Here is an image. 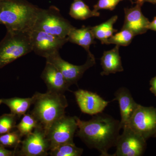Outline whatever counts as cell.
<instances>
[{
	"label": "cell",
	"instance_id": "cell-1",
	"mask_svg": "<svg viewBox=\"0 0 156 156\" xmlns=\"http://www.w3.org/2000/svg\"><path fill=\"white\" fill-rule=\"evenodd\" d=\"M101 113L87 121L76 117L77 136L88 147L97 150L101 156H112L108 151L116 145L122 129L121 123L111 116Z\"/></svg>",
	"mask_w": 156,
	"mask_h": 156
},
{
	"label": "cell",
	"instance_id": "cell-2",
	"mask_svg": "<svg viewBox=\"0 0 156 156\" xmlns=\"http://www.w3.org/2000/svg\"><path fill=\"white\" fill-rule=\"evenodd\" d=\"M40 9L27 0H2L0 24L7 31L30 32Z\"/></svg>",
	"mask_w": 156,
	"mask_h": 156
},
{
	"label": "cell",
	"instance_id": "cell-3",
	"mask_svg": "<svg viewBox=\"0 0 156 156\" xmlns=\"http://www.w3.org/2000/svg\"><path fill=\"white\" fill-rule=\"evenodd\" d=\"M34 95V108L31 113L47 133L55 121L66 115L68 106L67 99L64 94L49 92H36Z\"/></svg>",
	"mask_w": 156,
	"mask_h": 156
},
{
	"label": "cell",
	"instance_id": "cell-4",
	"mask_svg": "<svg viewBox=\"0 0 156 156\" xmlns=\"http://www.w3.org/2000/svg\"><path fill=\"white\" fill-rule=\"evenodd\" d=\"M30 32L7 31L0 42V69L33 51Z\"/></svg>",
	"mask_w": 156,
	"mask_h": 156
},
{
	"label": "cell",
	"instance_id": "cell-5",
	"mask_svg": "<svg viewBox=\"0 0 156 156\" xmlns=\"http://www.w3.org/2000/svg\"><path fill=\"white\" fill-rule=\"evenodd\" d=\"M73 27L67 20L62 17L57 7L51 6L48 9L40 8L33 30L41 31L65 38Z\"/></svg>",
	"mask_w": 156,
	"mask_h": 156
},
{
	"label": "cell",
	"instance_id": "cell-6",
	"mask_svg": "<svg viewBox=\"0 0 156 156\" xmlns=\"http://www.w3.org/2000/svg\"><path fill=\"white\" fill-rule=\"evenodd\" d=\"M77 129L76 116L65 115L55 121L47 132L50 151L61 144L74 143V136Z\"/></svg>",
	"mask_w": 156,
	"mask_h": 156
},
{
	"label": "cell",
	"instance_id": "cell-7",
	"mask_svg": "<svg viewBox=\"0 0 156 156\" xmlns=\"http://www.w3.org/2000/svg\"><path fill=\"white\" fill-rule=\"evenodd\" d=\"M144 139L156 136V108L139 105L128 126Z\"/></svg>",
	"mask_w": 156,
	"mask_h": 156
},
{
	"label": "cell",
	"instance_id": "cell-8",
	"mask_svg": "<svg viewBox=\"0 0 156 156\" xmlns=\"http://www.w3.org/2000/svg\"><path fill=\"white\" fill-rule=\"evenodd\" d=\"M20 150L17 151L18 155L21 156H46L49 155L50 143L47 133L39 125L34 131L21 140Z\"/></svg>",
	"mask_w": 156,
	"mask_h": 156
},
{
	"label": "cell",
	"instance_id": "cell-9",
	"mask_svg": "<svg viewBox=\"0 0 156 156\" xmlns=\"http://www.w3.org/2000/svg\"><path fill=\"white\" fill-rule=\"evenodd\" d=\"M46 62L52 63L60 72L70 85L77 84L84 73L95 63V56L92 53L88 54L87 61L83 65L77 66L69 63L62 59L59 52L46 58Z\"/></svg>",
	"mask_w": 156,
	"mask_h": 156
},
{
	"label": "cell",
	"instance_id": "cell-10",
	"mask_svg": "<svg viewBox=\"0 0 156 156\" xmlns=\"http://www.w3.org/2000/svg\"><path fill=\"white\" fill-rule=\"evenodd\" d=\"M116 145V151L112 156H140L146 148V140L128 126L122 128Z\"/></svg>",
	"mask_w": 156,
	"mask_h": 156
},
{
	"label": "cell",
	"instance_id": "cell-11",
	"mask_svg": "<svg viewBox=\"0 0 156 156\" xmlns=\"http://www.w3.org/2000/svg\"><path fill=\"white\" fill-rule=\"evenodd\" d=\"M30 36L33 51L45 58L59 52V49L68 42L67 37H61L41 31L32 30Z\"/></svg>",
	"mask_w": 156,
	"mask_h": 156
},
{
	"label": "cell",
	"instance_id": "cell-12",
	"mask_svg": "<svg viewBox=\"0 0 156 156\" xmlns=\"http://www.w3.org/2000/svg\"><path fill=\"white\" fill-rule=\"evenodd\" d=\"M135 6L125 8V21L122 29L131 31L134 36L145 33L149 29V20L143 14L141 7L144 2L136 0Z\"/></svg>",
	"mask_w": 156,
	"mask_h": 156
},
{
	"label": "cell",
	"instance_id": "cell-13",
	"mask_svg": "<svg viewBox=\"0 0 156 156\" xmlns=\"http://www.w3.org/2000/svg\"><path fill=\"white\" fill-rule=\"evenodd\" d=\"M73 93L81 112L91 115L102 112L109 102L87 90L79 89Z\"/></svg>",
	"mask_w": 156,
	"mask_h": 156
},
{
	"label": "cell",
	"instance_id": "cell-14",
	"mask_svg": "<svg viewBox=\"0 0 156 156\" xmlns=\"http://www.w3.org/2000/svg\"><path fill=\"white\" fill-rule=\"evenodd\" d=\"M41 78L47 86V92L64 94L69 91L70 85L61 72L52 63L46 62Z\"/></svg>",
	"mask_w": 156,
	"mask_h": 156
},
{
	"label": "cell",
	"instance_id": "cell-15",
	"mask_svg": "<svg viewBox=\"0 0 156 156\" xmlns=\"http://www.w3.org/2000/svg\"><path fill=\"white\" fill-rule=\"evenodd\" d=\"M115 98L119 105L121 127L123 128L128 126L130 119L139 104L136 103L129 90L126 88H120L115 92Z\"/></svg>",
	"mask_w": 156,
	"mask_h": 156
},
{
	"label": "cell",
	"instance_id": "cell-16",
	"mask_svg": "<svg viewBox=\"0 0 156 156\" xmlns=\"http://www.w3.org/2000/svg\"><path fill=\"white\" fill-rule=\"evenodd\" d=\"M119 47L116 45L112 50L104 52L101 58V65L103 69L101 73V76H108L124 70L119 51Z\"/></svg>",
	"mask_w": 156,
	"mask_h": 156
},
{
	"label": "cell",
	"instance_id": "cell-17",
	"mask_svg": "<svg viewBox=\"0 0 156 156\" xmlns=\"http://www.w3.org/2000/svg\"><path fill=\"white\" fill-rule=\"evenodd\" d=\"M67 37L68 41L83 47L88 54L91 53L89 50L90 46L96 43L91 27L83 26L80 29L74 27L70 31Z\"/></svg>",
	"mask_w": 156,
	"mask_h": 156
},
{
	"label": "cell",
	"instance_id": "cell-18",
	"mask_svg": "<svg viewBox=\"0 0 156 156\" xmlns=\"http://www.w3.org/2000/svg\"><path fill=\"white\" fill-rule=\"evenodd\" d=\"M35 97L22 98L14 97L11 98H0V105H5L11 110V113L16 115L18 118L26 113L30 108L33 105Z\"/></svg>",
	"mask_w": 156,
	"mask_h": 156
},
{
	"label": "cell",
	"instance_id": "cell-19",
	"mask_svg": "<svg viewBox=\"0 0 156 156\" xmlns=\"http://www.w3.org/2000/svg\"><path fill=\"white\" fill-rule=\"evenodd\" d=\"M117 15L113 16L106 22L99 25L92 27V30L95 38L98 39L103 44H108V40L117 32V30L114 28L113 25L116 22Z\"/></svg>",
	"mask_w": 156,
	"mask_h": 156
},
{
	"label": "cell",
	"instance_id": "cell-20",
	"mask_svg": "<svg viewBox=\"0 0 156 156\" xmlns=\"http://www.w3.org/2000/svg\"><path fill=\"white\" fill-rule=\"evenodd\" d=\"M69 14L73 18L79 20H84L100 15L98 11L90 10L83 0H74L71 5Z\"/></svg>",
	"mask_w": 156,
	"mask_h": 156
},
{
	"label": "cell",
	"instance_id": "cell-21",
	"mask_svg": "<svg viewBox=\"0 0 156 156\" xmlns=\"http://www.w3.org/2000/svg\"><path fill=\"white\" fill-rule=\"evenodd\" d=\"M83 149L76 146L74 143L61 144L51 150L49 154L51 156H80Z\"/></svg>",
	"mask_w": 156,
	"mask_h": 156
},
{
	"label": "cell",
	"instance_id": "cell-22",
	"mask_svg": "<svg viewBox=\"0 0 156 156\" xmlns=\"http://www.w3.org/2000/svg\"><path fill=\"white\" fill-rule=\"evenodd\" d=\"M39 125L38 122L31 113H26L16 126V128L23 137L31 133Z\"/></svg>",
	"mask_w": 156,
	"mask_h": 156
},
{
	"label": "cell",
	"instance_id": "cell-23",
	"mask_svg": "<svg viewBox=\"0 0 156 156\" xmlns=\"http://www.w3.org/2000/svg\"><path fill=\"white\" fill-rule=\"evenodd\" d=\"M22 136L18 130L12 131L0 135V145L3 147L13 148L17 151V148L21 142Z\"/></svg>",
	"mask_w": 156,
	"mask_h": 156
},
{
	"label": "cell",
	"instance_id": "cell-24",
	"mask_svg": "<svg viewBox=\"0 0 156 156\" xmlns=\"http://www.w3.org/2000/svg\"><path fill=\"white\" fill-rule=\"evenodd\" d=\"M134 36L131 31L122 29L120 32L113 35L108 39V44H114L119 46H127L131 44Z\"/></svg>",
	"mask_w": 156,
	"mask_h": 156
},
{
	"label": "cell",
	"instance_id": "cell-25",
	"mask_svg": "<svg viewBox=\"0 0 156 156\" xmlns=\"http://www.w3.org/2000/svg\"><path fill=\"white\" fill-rule=\"evenodd\" d=\"M18 119L17 116L11 113L0 116V135L11 132L16 128Z\"/></svg>",
	"mask_w": 156,
	"mask_h": 156
},
{
	"label": "cell",
	"instance_id": "cell-26",
	"mask_svg": "<svg viewBox=\"0 0 156 156\" xmlns=\"http://www.w3.org/2000/svg\"><path fill=\"white\" fill-rule=\"evenodd\" d=\"M124 0H98L96 5L94 6V11H98L101 9H106L113 11L114 10L117 5L120 2ZM132 4L133 2L132 0H128Z\"/></svg>",
	"mask_w": 156,
	"mask_h": 156
},
{
	"label": "cell",
	"instance_id": "cell-27",
	"mask_svg": "<svg viewBox=\"0 0 156 156\" xmlns=\"http://www.w3.org/2000/svg\"><path fill=\"white\" fill-rule=\"evenodd\" d=\"M17 150L10 151L0 145V156H13L16 155Z\"/></svg>",
	"mask_w": 156,
	"mask_h": 156
},
{
	"label": "cell",
	"instance_id": "cell-28",
	"mask_svg": "<svg viewBox=\"0 0 156 156\" xmlns=\"http://www.w3.org/2000/svg\"><path fill=\"white\" fill-rule=\"evenodd\" d=\"M150 84L151 86L150 90L156 96V76L151 80Z\"/></svg>",
	"mask_w": 156,
	"mask_h": 156
},
{
	"label": "cell",
	"instance_id": "cell-29",
	"mask_svg": "<svg viewBox=\"0 0 156 156\" xmlns=\"http://www.w3.org/2000/svg\"><path fill=\"white\" fill-rule=\"evenodd\" d=\"M149 29L156 31V17H155L153 20L150 23Z\"/></svg>",
	"mask_w": 156,
	"mask_h": 156
},
{
	"label": "cell",
	"instance_id": "cell-30",
	"mask_svg": "<svg viewBox=\"0 0 156 156\" xmlns=\"http://www.w3.org/2000/svg\"><path fill=\"white\" fill-rule=\"evenodd\" d=\"M142 1H143L144 2H148L152 3L153 4H156V0H142Z\"/></svg>",
	"mask_w": 156,
	"mask_h": 156
},
{
	"label": "cell",
	"instance_id": "cell-31",
	"mask_svg": "<svg viewBox=\"0 0 156 156\" xmlns=\"http://www.w3.org/2000/svg\"><path fill=\"white\" fill-rule=\"evenodd\" d=\"M2 0H0V14L2 11Z\"/></svg>",
	"mask_w": 156,
	"mask_h": 156
}]
</instances>
